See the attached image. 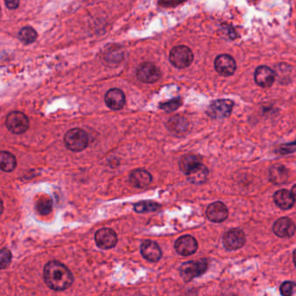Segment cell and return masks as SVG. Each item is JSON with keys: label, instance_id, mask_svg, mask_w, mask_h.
<instances>
[{"label": "cell", "instance_id": "5bb4252c", "mask_svg": "<svg viewBox=\"0 0 296 296\" xmlns=\"http://www.w3.org/2000/svg\"><path fill=\"white\" fill-rule=\"evenodd\" d=\"M275 73L271 68L263 65L259 66L254 72V81L259 86L268 88L274 84Z\"/></svg>", "mask_w": 296, "mask_h": 296}, {"label": "cell", "instance_id": "44dd1931", "mask_svg": "<svg viewBox=\"0 0 296 296\" xmlns=\"http://www.w3.org/2000/svg\"><path fill=\"white\" fill-rule=\"evenodd\" d=\"M208 176H209V170L202 163L197 165L196 168L193 169L187 175L189 181L195 184H201L206 182Z\"/></svg>", "mask_w": 296, "mask_h": 296}, {"label": "cell", "instance_id": "4fadbf2b", "mask_svg": "<svg viewBox=\"0 0 296 296\" xmlns=\"http://www.w3.org/2000/svg\"><path fill=\"white\" fill-rule=\"evenodd\" d=\"M206 215L210 221L219 224L226 220L229 215V211L225 204L221 201H215L207 208Z\"/></svg>", "mask_w": 296, "mask_h": 296}, {"label": "cell", "instance_id": "2e32d148", "mask_svg": "<svg viewBox=\"0 0 296 296\" xmlns=\"http://www.w3.org/2000/svg\"><path fill=\"white\" fill-rule=\"evenodd\" d=\"M141 253L144 259L152 263H157L162 257V250L158 244L151 240H146L142 243Z\"/></svg>", "mask_w": 296, "mask_h": 296}, {"label": "cell", "instance_id": "484cf974", "mask_svg": "<svg viewBox=\"0 0 296 296\" xmlns=\"http://www.w3.org/2000/svg\"><path fill=\"white\" fill-rule=\"evenodd\" d=\"M36 210L41 215H48L52 210V201L49 197H42L36 202Z\"/></svg>", "mask_w": 296, "mask_h": 296}, {"label": "cell", "instance_id": "4316f807", "mask_svg": "<svg viewBox=\"0 0 296 296\" xmlns=\"http://www.w3.org/2000/svg\"><path fill=\"white\" fill-rule=\"evenodd\" d=\"M182 102L181 98H174L172 100L160 104V109H163V110L167 112V113H170V112H173L176 110V109H178L179 107L182 106Z\"/></svg>", "mask_w": 296, "mask_h": 296}, {"label": "cell", "instance_id": "277c9868", "mask_svg": "<svg viewBox=\"0 0 296 296\" xmlns=\"http://www.w3.org/2000/svg\"><path fill=\"white\" fill-rule=\"evenodd\" d=\"M208 263L206 260L191 261L184 263L180 268V274L185 282H190L196 277L203 274L207 270Z\"/></svg>", "mask_w": 296, "mask_h": 296}, {"label": "cell", "instance_id": "3957f363", "mask_svg": "<svg viewBox=\"0 0 296 296\" xmlns=\"http://www.w3.org/2000/svg\"><path fill=\"white\" fill-rule=\"evenodd\" d=\"M194 56L192 50L185 45L174 47L170 53V62L177 69H185L192 64Z\"/></svg>", "mask_w": 296, "mask_h": 296}, {"label": "cell", "instance_id": "4dcf8cb0", "mask_svg": "<svg viewBox=\"0 0 296 296\" xmlns=\"http://www.w3.org/2000/svg\"><path fill=\"white\" fill-rule=\"evenodd\" d=\"M5 4L9 9H16L20 5V1H6Z\"/></svg>", "mask_w": 296, "mask_h": 296}, {"label": "cell", "instance_id": "7a4b0ae2", "mask_svg": "<svg viewBox=\"0 0 296 296\" xmlns=\"http://www.w3.org/2000/svg\"><path fill=\"white\" fill-rule=\"evenodd\" d=\"M64 144L70 151L79 152L89 144V137L82 128H72L64 136Z\"/></svg>", "mask_w": 296, "mask_h": 296}, {"label": "cell", "instance_id": "8992f818", "mask_svg": "<svg viewBox=\"0 0 296 296\" xmlns=\"http://www.w3.org/2000/svg\"><path fill=\"white\" fill-rule=\"evenodd\" d=\"M234 103L229 99H218L215 100L208 107L206 113L214 119H224L231 114Z\"/></svg>", "mask_w": 296, "mask_h": 296}, {"label": "cell", "instance_id": "9c48e42d", "mask_svg": "<svg viewBox=\"0 0 296 296\" xmlns=\"http://www.w3.org/2000/svg\"><path fill=\"white\" fill-rule=\"evenodd\" d=\"M215 69L220 75L229 77L235 73L236 63L230 55L221 54L215 59Z\"/></svg>", "mask_w": 296, "mask_h": 296}, {"label": "cell", "instance_id": "603a6c76", "mask_svg": "<svg viewBox=\"0 0 296 296\" xmlns=\"http://www.w3.org/2000/svg\"><path fill=\"white\" fill-rule=\"evenodd\" d=\"M17 166L16 157L7 151H0V170L6 172L14 171Z\"/></svg>", "mask_w": 296, "mask_h": 296}, {"label": "cell", "instance_id": "6da1fadb", "mask_svg": "<svg viewBox=\"0 0 296 296\" xmlns=\"http://www.w3.org/2000/svg\"><path fill=\"white\" fill-rule=\"evenodd\" d=\"M44 279L49 288L62 291L70 288L73 282V275L69 268L63 263L51 261L45 265Z\"/></svg>", "mask_w": 296, "mask_h": 296}, {"label": "cell", "instance_id": "83f0119b", "mask_svg": "<svg viewBox=\"0 0 296 296\" xmlns=\"http://www.w3.org/2000/svg\"><path fill=\"white\" fill-rule=\"evenodd\" d=\"M11 261V253L8 249L0 250V269L7 268Z\"/></svg>", "mask_w": 296, "mask_h": 296}, {"label": "cell", "instance_id": "ffe728a7", "mask_svg": "<svg viewBox=\"0 0 296 296\" xmlns=\"http://www.w3.org/2000/svg\"><path fill=\"white\" fill-rule=\"evenodd\" d=\"M288 171L283 165H274L269 170V180L276 185L284 184L288 182Z\"/></svg>", "mask_w": 296, "mask_h": 296}, {"label": "cell", "instance_id": "7c38bea8", "mask_svg": "<svg viewBox=\"0 0 296 296\" xmlns=\"http://www.w3.org/2000/svg\"><path fill=\"white\" fill-rule=\"evenodd\" d=\"M273 230L279 237L290 238L295 233V224L290 218H280L274 223Z\"/></svg>", "mask_w": 296, "mask_h": 296}, {"label": "cell", "instance_id": "ba28073f", "mask_svg": "<svg viewBox=\"0 0 296 296\" xmlns=\"http://www.w3.org/2000/svg\"><path fill=\"white\" fill-rule=\"evenodd\" d=\"M223 243L227 249L236 250L240 249L246 243V235L240 229H230L224 234Z\"/></svg>", "mask_w": 296, "mask_h": 296}, {"label": "cell", "instance_id": "7402d4cb", "mask_svg": "<svg viewBox=\"0 0 296 296\" xmlns=\"http://www.w3.org/2000/svg\"><path fill=\"white\" fill-rule=\"evenodd\" d=\"M201 163V158L197 155H194V154H187L180 160L179 162V166L181 171L185 174L188 175L190 173V171H192L193 169L196 168L197 165Z\"/></svg>", "mask_w": 296, "mask_h": 296}, {"label": "cell", "instance_id": "f1b7e54d", "mask_svg": "<svg viewBox=\"0 0 296 296\" xmlns=\"http://www.w3.org/2000/svg\"><path fill=\"white\" fill-rule=\"evenodd\" d=\"M295 283L293 282H285L281 285V293L282 296H292L294 292Z\"/></svg>", "mask_w": 296, "mask_h": 296}, {"label": "cell", "instance_id": "52a82bcc", "mask_svg": "<svg viewBox=\"0 0 296 296\" xmlns=\"http://www.w3.org/2000/svg\"><path fill=\"white\" fill-rule=\"evenodd\" d=\"M161 70L152 63H144L140 65L137 71V78L146 84H152L161 79Z\"/></svg>", "mask_w": 296, "mask_h": 296}, {"label": "cell", "instance_id": "8fae6325", "mask_svg": "<svg viewBox=\"0 0 296 296\" xmlns=\"http://www.w3.org/2000/svg\"><path fill=\"white\" fill-rule=\"evenodd\" d=\"M198 249V243L196 238L191 235H183L178 238L175 243L176 251L183 256H189L196 253Z\"/></svg>", "mask_w": 296, "mask_h": 296}, {"label": "cell", "instance_id": "9a60e30c", "mask_svg": "<svg viewBox=\"0 0 296 296\" xmlns=\"http://www.w3.org/2000/svg\"><path fill=\"white\" fill-rule=\"evenodd\" d=\"M104 101L107 106L113 110L123 109L125 104V95L119 89H112L107 91L104 97Z\"/></svg>", "mask_w": 296, "mask_h": 296}, {"label": "cell", "instance_id": "f546056e", "mask_svg": "<svg viewBox=\"0 0 296 296\" xmlns=\"http://www.w3.org/2000/svg\"><path fill=\"white\" fill-rule=\"evenodd\" d=\"M294 151H295V143L293 142V143L280 145L279 148L277 150V152L281 155H287V154L293 153Z\"/></svg>", "mask_w": 296, "mask_h": 296}, {"label": "cell", "instance_id": "e0dca14e", "mask_svg": "<svg viewBox=\"0 0 296 296\" xmlns=\"http://www.w3.org/2000/svg\"><path fill=\"white\" fill-rule=\"evenodd\" d=\"M189 125L187 119L181 116H174L167 123L169 131L176 136H182L187 133Z\"/></svg>", "mask_w": 296, "mask_h": 296}, {"label": "cell", "instance_id": "d6986e66", "mask_svg": "<svg viewBox=\"0 0 296 296\" xmlns=\"http://www.w3.org/2000/svg\"><path fill=\"white\" fill-rule=\"evenodd\" d=\"M274 201L282 210H289L293 207L295 198L288 190H280L274 195Z\"/></svg>", "mask_w": 296, "mask_h": 296}, {"label": "cell", "instance_id": "d6a6232c", "mask_svg": "<svg viewBox=\"0 0 296 296\" xmlns=\"http://www.w3.org/2000/svg\"><path fill=\"white\" fill-rule=\"evenodd\" d=\"M3 210H4L3 201H2V200L0 199V215L2 214V212H3Z\"/></svg>", "mask_w": 296, "mask_h": 296}, {"label": "cell", "instance_id": "cb8c5ba5", "mask_svg": "<svg viewBox=\"0 0 296 296\" xmlns=\"http://www.w3.org/2000/svg\"><path fill=\"white\" fill-rule=\"evenodd\" d=\"M160 208H161L160 204L152 201H140L134 205V210L137 213L153 212L160 210Z\"/></svg>", "mask_w": 296, "mask_h": 296}, {"label": "cell", "instance_id": "d4e9b609", "mask_svg": "<svg viewBox=\"0 0 296 296\" xmlns=\"http://www.w3.org/2000/svg\"><path fill=\"white\" fill-rule=\"evenodd\" d=\"M36 38H38L36 31L33 28L28 27V26L21 29L18 33V39L25 45L32 44L36 40Z\"/></svg>", "mask_w": 296, "mask_h": 296}, {"label": "cell", "instance_id": "5b68a950", "mask_svg": "<svg viewBox=\"0 0 296 296\" xmlns=\"http://www.w3.org/2000/svg\"><path fill=\"white\" fill-rule=\"evenodd\" d=\"M6 127L13 134L20 135L26 132L30 126L28 118L23 112H12L7 116Z\"/></svg>", "mask_w": 296, "mask_h": 296}, {"label": "cell", "instance_id": "30bf717a", "mask_svg": "<svg viewBox=\"0 0 296 296\" xmlns=\"http://www.w3.org/2000/svg\"><path fill=\"white\" fill-rule=\"evenodd\" d=\"M95 240L100 249H112L118 243V235L112 229H101L96 233Z\"/></svg>", "mask_w": 296, "mask_h": 296}, {"label": "cell", "instance_id": "ac0fdd59", "mask_svg": "<svg viewBox=\"0 0 296 296\" xmlns=\"http://www.w3.org/2000/svg\"><path fill=\"white\" fill-rule=\"evenodd\" d=\"M151 181H152V176L148 171H144V170H141V169L136 170V171H132L130 175V182L134 187L143 189L151 184Z\"/></svg>", "mask_w": 296, "mask_h": 296}, {"label": "cell", "instance_id": "1f68e13d", "mask_svg": "<svg viewBox=\"0 0 296 296\" xmlns=\"http://www.w3.org/2000/svg\"><path fill=\"white\" fill-rule=\"evenodd\" d=\"M182 2H159V5L163 6L164 7H171V6H176L182 4Z\"/></svg>", "mask_w": 296, "mask_h": 296}]
</instances>
